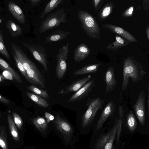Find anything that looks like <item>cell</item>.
<instances>
[{
	"label": "cell",
	"mask_w": 149,
	"mask_h": 149,
	"mask_svg": "<svg viewBox=\"0 0 149 149\" xmlns=\"http://www.w3.org/2000/svg\"><path fill=\"white\" fill-rule=\"evenodd\" d=\"M3 35L0 30V53L5 56L8 60L10 59V56L6 47L3 41Z\"/></svg>",
	"instance_id": "cell-33"
},
{
	"label": "cell",
	"mask_w": 149,
	"mask_h": 149,
	"mask_svg": "<svg viewBox=\"0 0 149 149\" xmlns=\"http://www.w3.org/2000/svg\"><path fill=\"white\" fill-rule=\"evenodd\" d=\"M149 1L148 0H144L143 1V8L146 10L149 9Z\"/></svg>",
	"instance_id": "cell-40"
},
{
	"label": "cell",
	"mask_w": 149,
	"mask_h": 149,
	"mask_svg": "<svg viewBox=\"0 0 149 149\" xmlns=\"http://www.w3.org/2000/svg\"><path fill=\"white\" fill-rule=\"evenodd\" d=\"M115 110V104L113 101H111L106 105L102 112L96 125V131L101 128L107 118L113 115Z\"/></svg>",
	"instance_id": "cell-13"
},
{
	"label": "cell",
	"mask_w": 149,
	"mask_h": 149,
	"mask_svg": "<svg viewBox=\"0 0 149 149\" xmlns=\"http://www.w3.org/2000/svg\"><path fill=\"white\" fill-rule=\"evenodd\" d=\"M2 76L4 79L13 81V77L10 72L8 70L3 71Z\"/></svg>",
	"instance_id": "cell-38"
},
{
	"label": "cell",
	"mask_w": 149,
	"mask_h": 149,
	"mask_svg": "<svg viewBox=\"0 0 149 149\" xmlns=\"http://www.w3.org/2000/svg\"><path fill=\"white\" fill-rule=\"evenodd\" d=\"M22 45L27 48L35 59L42 66L46 72L48 71L47 58L45 48L38 45H30L24 42Z\"/></svg>",
	"instance_id": "cell-7"
},
{
	"label": "cell",
	"mask_w": 149,
	"mask_h": 149,
	"mask_svg": "<svg viewBox=\"0 0 149 149\" xmlns=\"http://www.w3.org/2000/svg\"><path fill=\"white\" fill-rule=\"evenodd\" d=\"M130 42L125 38L121 36L115 35V40L112 43L106 47L108 50L115 51L118 49L125 47L130 43Z\"/></svg>",
	"instance_id": "cell-21"
},
{
	"label": "cell",
	"mask_w": 149,
	"mask_h": 149,
	"mask_svg": "<svg viewBox=\"0 0 149 149\" xmlns=\"http://www.w3.org/2000/svg\"><path fill=\"white\" fill-rule=\"evenodd\" d=\"M101 65L100 63L89 64L75 71L73 73L74 76L96 73Z\"/></svg>",
	"instance_id": "cell-19"
},
{
	"label": "cell",
	"mask_w": 149,
	"mask_h": 149,
	"mask_svg": "<svg viewBox=\"0 0 149 149\" xmlns=\"http://www.w3.org/2000/svg\"><path fill=\"white\" fill-rule=\"evenodd\" d=\"M104 81L106 84L105 92L106 93L114 90L117 85V82L112 66L109 67L106 70L104 75Z\"/></svg>",
	"instance_id": "cell-14"
},
{
	"label": "cell",
	"mask_w": 149,
	"mask_h": 149,
	"mask_svg": "<svg viewBox=\"0 0 149 149\" xmlns=\"http://www.w3.org/2000/svg\"><path fill=\"white\" fill-rule=\"evenodd\" d=\"M0 68L3 71L8 70L12 74L14 80L20 84L23 83L21 78L18 73L15 71L5 60L0 57Z\"/></svg>",
	"instance_id": "cell-22"
},
{
	"label": "cell",
	"mask_w": 149,
	"mask_h": 149,
	"mask_svg": "<svg viewBox=\"0 0 149 149\" xmlns=\"http://www.w3.org/2000/svg\"><path fill=\"white\" fill-rule=\"evenodd\" d=\"M0 147L2 149H8L6 133L5 128L0 126Z\"/></svg>",
	"instance_id": "cell-32"
},
{
	"label": "cell",
	"mask_w": 149,
	"mask_h": 149,
	"mask_svg": "<svg viewBox=\"0 0 149 149\" xmlns=\"http://www.w3.org/2000/svg\"><path fill=\"white\" fill-rule=\"evenodd\" d=\"M70 33V32L61 30L54 31L45 38L44 42L47 43L61 41L66 38Z\"/></svg>",
	"instance_id": "cell-18"
},
{
	"label": "cell",
	"mask_w": 149,
	"mask_h": 149,
	"mask_svg": "<svg viewBox=\"0 0 149 149\" xmlns=\"http://www.w3.org/2000/svg\"><path fill=\"white\" fill-rule=\"evenodd\" d=\"M45 116L47 123H49L50 121L53 120L54 119V117L53 115L48 112H45Z\"/></svg>",
	"instance_id": "cell-39"
},
{
	"label": "cell",
	"mask_w": 149,
	"mask_h": 149,
	"mask_svg": "<svg viewBox=\"0 0 149 149\" xmlns=\"http://www.w3.org/2000/svg\"><path fill=\"white\" fill-rule=\"evenodd\" d=\"M1 113H0V116H1Z\"/></svg>",
	"instance_id": "cell-47"
},
{
	"label": "cell",
	"mask_w": 149,
	"mask_h": 149,
	"mask_svg": "<svg viewBox=\"0 0 149 149\" xmlns=\"http://www.w3.org/2000/svg\"><path fill=\"white\" fill-rule=\"evenodd\" d=\"M103 29H108L112 32L116 34L128 41L130 42L137 41L136 38L131 33L122 28L108 23L102 24Z\"/></svg>",
	"instance_id": "cell-12"
},
{
	"label": "cell",
	"mask_w": 149,
	"mask_h": 149,
	"mask_svg": "<svg viewBox=\"0 0 149 149\" xmlns=\"http://www.w3.org/2000/svg\"><path fill=\"white\" fill-rule=\"evenodd\" d=\"M29 1L30 2L32 6H34L38 4L41 0H30Z\"/></svg>",
	"instance_id": "cell-43"
},
{
	"label": "cell",
	"mask_w": 149,
	"mask_h": 149,
	"mask_svg": "<svg viewBox=\"0 0 149 149\" xmlns=\"http://www.w3.org/2000/svg\"><path fill=\"white\" fill-rule=\"evenodd\" d=\"M0 102L4 104H8L10 102V101L7 98L0 95Z\"/></svg>",
	"instance_id": "cell-41"
},
{
	"label": "cell",
	"mask_w": 149,
	"mask_h": 149,
	"mask_svg": "<svg viewBox=\"0 0 149 149\" xmlns=\"http://www.w3.org/2000/svg\"><path fill=\"white\" fill-rule=\"evenodd\" d=\"M6 25L12 37H17L22 34V28L13 20H7L6 22Z\"/></svg>",
	"instance_id": "cell-23"
},
{
	"label": "cell",
	"mask_w": 149,
	"mask_h": 149,
	"mask_svg": "<svg viewBox=\"0 0 149 149\" xmlns=\"http://www.w3.org/2000/svg\"><path fill=\"white\" fill-rule=\"evenodd\" d=\"M77 17L80 22L81 28L90 38L99 40L101 34L98 24L95 18L87 11L79 10Z\"/></svg>",
	"instance_id": "cell-2"
},
{
	"label": "cell",
	"mask_w": 149,
	"mask_h": 149,
	"mask_svg": "<svg viewBox=\"0 0 149 149\" xmlns=\"http://www.w3.org/2000/svg\"><path fill=\"white\" fill-rule=\"evenodd\" d=\"M14 122L17 128L21 130L23 125V121L21 117L15 112H12Z\"/></svg>",
	"instance_id": "cell-35"
},
{
	"label": "cell",
	"mask_w": 149,
	"mask_h": 149,
	"mask_svg": "<svg viewBox=\"0 0 149 149\" xmlns=\"http://www.w3.org/2000/svg\"><path fill=\"white\" fill-rule=\"evenodd\" d=\"M112 1L107 3L98 12L97 15L100 20L102 21L106 19L112 12L114 7Z\"/></svg>",
	"instance_id": "cell-24"
},
{
	"label": "cell",
	"mask_w": 149,
	"mask_h": 149,
	"mask_svg": "<svg viewBox=\"0 0 149 149\" xmlns=\"http://www.w3.org/2000/svg\"><path fill=\"white\" fill-rule=\"evenodd\" d=\"M66 22L65 10L61 8L49 14L45 18L41 23L39 29V32L41 33H44Z\"/></svg>",
	"instance_id": "cell-4"
},
{
	"label": "cell",
	"mask_w": 149,
	"mask_h": 149,
	"mask_svg": "<svg viewBox=\"0 0 149 149\" xmlns=\"http://www.w3.org/2000/svg\"><path fill=\"white\" fill-rule=\"evenodd\" d=\"M104 1V0H92L93 5L96 11H97L100 9Z\"/></svg>",
	"instance_id": "cell-37"
},
{
	"label": "cell",
	"mask_w": 149,
	"mask_h": 149,
	"mask_svg": "<svg viewBox=\"0 0 149 149\" xmlns=\"http://www.w3.org/2000/svg\"><path fill=\"white\" fill-rule=\"evenodd\" d=\"M119 118L118 119L117 129L116 132V142L118 144L119 142L123 123V120L124 118L125 111L121 105H120L118 108Z\"/></svg>",
	"instance_id": "cell-29"
},
{
	"label": "cell",
	"mask_w": 149,
	"mask_h": 149,
	"mask_svg": "<svg viewBox=\"0 0 149 149\" xmlns=\"http://www.w3.org/2000/svg\"><path fill=\"white\" fill-rule=\"evenodd\" d=\"M54 122L58 129L63 133L68 134L72 132V128L70 125L60 116H55Z\"/></svg>",
	"instance_id": "cell-20"
},
{
	"label": "cell",
	"mask_w": 149,
	"mask_h": 149,
	"mask_svg": "<svg viewBox=\"0 0 149 149\" xmlns=\"http://www.w3.org/2000/svg\"><path fill=\"white\" fill-rule=\"evenodd\" d=\"M13 52L22 64L26 71L37 67L36 65L26 56L21 48L14 43L10 46Z\"/></svg>",
	"instance_id": "cell-11"
},
{
	"label": "cell",
	"mask_w": 149,
	"mask_h": 149,
	"mask_svg": "<svg viewBox=\"0 0 149 149\" xmlns=\"http://www.w3.org/2000/svg\"><path fill=\"white\" fill-rule=\"evenodd\" d=\"M104 100L100 97H89L86 103L87 109L82 118V127H84L93 122L97 112L102 109Z\"/></svg>",
	"instance_id": "cell-3"
},
{
	"label": "cell",
	"mask_w": 149,
	"mask_h": 149,
	"mask_svg": "<svg viewBox=\"0 0 149 149\" xmlns=\"http://www.w3.org/2000/svg\"><path fill=\"white\" fill-rule=\"evenodd\" d=\"M31 121L36 127L42 132H45L47 127L46 120L43 117L38 116L33 118Z\"/></svg>",
	"instance_id": "cell-27"
},
{
	"label": "cell",
	"mask_w": 149,
	"mask_h": 149,
	"mask_svg": "<svg viewBox=\"0 0 149 149\" xmlns=\"http://www.w3.org/2000/svg\"><path fill=\"white\" fill-rule=\"evenodd\" d=\"M118 123L116 118L113 127L108 132L101 135L96 140L94 149H112L116 136Z\"/></svg>",
	"instance_id": "cell-5"
},
{
	"label": "cell",
	"mask_w": 149,
	"mask_h": 149,
	"mask_svg": "<svg viewBox=\"0 0 149 149\" xmlns=\"http://www.w3.org/2000/svg\"><path fill=\"white\" fill-rule=\"evenodd\" d=\"M8 10L15 19L21 24L25 23V18L24 13L17 4L10 1L8 3Z\"/></svg>",
	"instance_id": "cell-16"
},
{
	"label": "cell",
	"mask_w": 149,
	"mask_h": 149,
	"mask_svg": "<svg viewBox=\"0 0 149 149\" xmlns=\"http://www.w3.org/2000/svg\"><path fill=\"white\" fill-rule=\"evenodd\" d=\"M127 123L130 131L133 132L137 126V123L135 116L132 111H130L126 116Z\"/></svg>",
	"instance_id": "cell-30"
},
{
	"label": "cell",
	"mask_w": 149,
	"mask_h": 149,
	"mask_svg": "<svg viewBox=\"0 0 149 149\" xmlns=\"http://www.w3.org/2000/svg\"><path fill=\"white\" fill-rule=\"evenodd\" d=\"M63 0H52L46 5L45 9L42 13L40 17L43 18L48 13L57 7L63 2Z\"/></svg>",
	"instance_id": "cell-26"
},
{
	"label": "cell",
	"mask_w": 149,
	"mask_h": 149,
	"mask_svg": "<svg viewBox=\"0 0 149 149\" xmlns=\"http://www.w3.org/2000/svg\"><path fill=\"white\" fill-rule=\"evenodd\" d=\"M26 94L31 100L38 106L45 108L49 107L48 102L41 97L27 91L26 92Z\"/></svg>",
	"instance_id": "cell-25"
},
{
	"label": "cell",
	"mask_w": 149,
	"mask_h": 149,
	"mask_svg": "<svg viewBox=\"0 0 149 149\" xmlns=\"http://www.w3.org/2000/svg\"><path fill=\"white\" fill-rule=\"evenodd\" d=\"M145 94L143 89L139 93L133 107L136 116L141 125H144L146 120Z\"/></svg>",
	"instance_id": "cell-8"
},
{
	"label": "cell",
	"mask_w": 149,
	"mask_h": 149,
	"mask_svg": "<svg viewBox=\"0 0 149 149\" xmlns=\"http://www.w3.org/2000/svg\"><path fill=\"white\" fill-rule=\"evenodd\" d=\"M91 76L89 74L86 77L80 79L66 87L62 93L66 94L72 92H75L83 86L86 83L90 81Z\"/></svg>",
	"instance_id": "cell-17"
},
{
	"label": "cell",
	"mask_w": 149,
	"mask_h": 149,
	"mask_svg": "<svg viewBox=\"0 0 149 149\" xmlns=\"http://www.w3.org/2000/svg\"><path fill=\"white\" fill-rule=\"evenodd\" d=\"M7 119L11 134L14 140L16 141H18L19 140V132L9 113L8 114Z\"/></svg>",
	"instance_id": "cell-28"
},
{
	"label": "cell",
	"mask_w": 149,
	"mask_h": 149,
	"mask_svg": "<svg viewBox=\"0 0 149 149\" xmlns=\"http://www.w3.org/2000/svg\"><path fill=\"white\" fill-rule=\"evenodd\" d=\"M69 47L68 43L62 46L56 56L57 64L56 70V76L60 79L63 78L67 70L66 61L68 56Z\"/></svg>",
	"instance_id": "cell-6"
},
{
	"label": "cell",
	"mask_w": 149,
	"mask_h": 149,
	"mask_svg": "<svg viewBox=\"0 0 149 149\" xmlns=\"http://www.w3.org/2000/svg\"><path fill=\"white\" fill-rule=\"evenodd\" d=\"M26 88L33 93L45 99L48 100L49 99V96L46 90L40 89L34 85L27 86Z\"/></svg>",
	"instance_id": "cell-31"
},
{
	"label": "cell",
	"mask_w": 149,
	"mask_h": 149,
	"mask_svg": "<svg viewBox=\"0 0 149 149\" xmlns=\"http://www.w3.org/2000/svg\"><path fill=\"white\" fill-rule=\"evenodd\" d=\"M142 65L132 56H128L124 60L123 68V80L121 90L127 88L131 79L133 83L142 81L146 74Z\"/></svg>",
	"instance_id": "cell-1"
},
{
	"label": "cell",
	"mask_w": 149,
	"mask_h": 149,
	"mask_svg": "<svg viewBox=\"0 0 149 149\" xmlns=\"http://www.w3.org/2000/svg\"><path fill=\"white\" fill-rule=\"evenodd\" d=\"M146 34L148 40L149 41V26H148L146 28Z\"/></svg>",
	"instance_id": "cell-44"
},
{
	"label": "cell",
	"mask_w": 149,
	"mask_h": 149,
	"mask_svg": "<svg viewBox=\"0 0 149 149\" xmlns=\"http://www.w3.org/2000/svg\"><path fill=\"white\" fill-rule=\"evenodd\" d=\"M12 54L13 58L16 63L17 66L20 72L22 73L23 76L25 77L26 79L29 82V80L26 74V71L24 69L23 66L19 59L16 56L15 53L12 52Z\"/></svg>",
	"instance_id": "cell-34"
},
{
	"label": "cell",
	"mask_w": 149,
	"mask_h": 149,
	"mask_svg": "<svg viewBox=\"0 0 149 149\" xmlns=\"http://www.w3.org/2000/svg\"><path fill=\"white\" fill-rule=\"evenodd\" d=\"M4 79L3 77H2V75H1L0 74V82L3 81L4 80Z\"/></svg>",
	"instance_id": "cell-45"
},
{
	"label": "cell",
	"mask_w": 149,
	"mask_h": 149,
	"mask_svg": "<svg viewBox=\"0 0 149 149\" xmlns=\"http://www.w3.org/2000/svg\"><path fill=\"white\" fill-rule=\"evenodd\" d=\"M90 50L87 45L83 43L80 44L75 48L74 53V61L77 63L86 58L90 54Z\"/></svg>",
	"instance_id": "cell-15"
},
{
	"label": "cell",
	"mask_w": 149,
	"mask_h": 149,
	"mask_svg": "<svg viewBox=\"0 0 149 149\" xmlns=\"http://www.w3.org/2000/svg\"><path fill=\"white\" fill-rule=\"evenodd\" d=\"M95 86L94 80H90L71 96L68 102H72L82 100L88 95Z\"/></svg>",
	"instance_id": "cell-10"
},
{
	"label": "cell",
	"mask_w": 149,
	"mask_h": 149,
	"mask_svg": "<svg viewBox=\"0 0 149 149\" xmlns=\"http://www.w3.org/2000/svg\"><path fill=\"white\" fill-rule=\"evenodd\" d=\"M147 91H148V95H147V109L148 112V116L149 117V85L148 84L147 87Z\"/></svg>",
	"instance_id": "cell-42"
},
{
	"label": "cell",
	"mask_w": 149,
	"mask_h": 149,
	"mask_svg": "<svg viewBox=\"0 0 149 149\" xmlns=\"http://www.w3.org/2000/svg\"><path fill=\"white\" fill-rule=\"evenodd\" d=\"M1 11V9H0V11Z\"/></svg>",
	"instance_id": "cell-48"
},
{
	"label": "cell",
	"mask_w": 149,
	"mask_h": 149,
	"mask_svg": "<svg viewBox=\"0 0 149 149\" xmlns=\"http://www.w3.org/2000/svg\"><path fill=\"white\" fill-rule=\"evenodd\" d=\"M30 83L44 89L46 87V81L44 75L37 67L26 71Z\"/></svg>",
	"instance_id": "cell-9"
},
{
	"label": "cell",
	"mask_w": 149,
	"mask_h": 149,
	"mask_svg": "<svg viewBox=\"0 0 149 149\" xmlns=\"http://www.w3.org/2000/svg\"><path fill=\"white\" fill-rule=\"evenodd\" d=\"M2 22V20H1V19H0V24Z\"/></svg>",
	"instance_id": "cell-46"
},
{
	"label": "cell",
	"mask_w": 149,
	"mask_h": 149,
	"mask_svg": "<svg viewBox=\"0 0 149 149\" xmlns=\"http://www.w3.org/2000/svg\"><path fill=\"white\" fill-rule=\"evenodd\" d=\"M134 7L132 6L128 8L121 14V16L123 17H132L134 10Z\"/></svg>",
	"instance_id": "cell-36"
}]
</instances>
